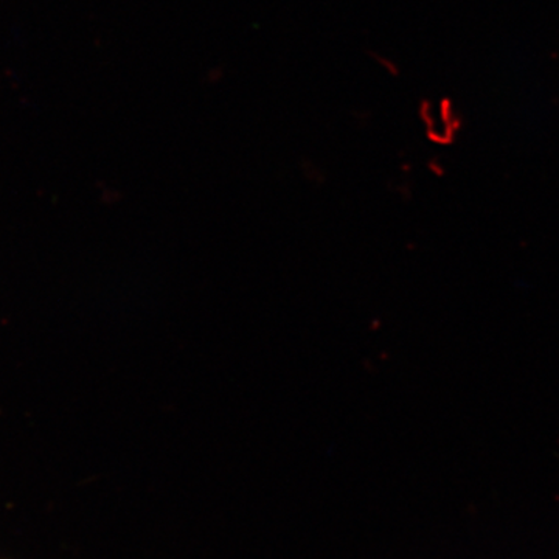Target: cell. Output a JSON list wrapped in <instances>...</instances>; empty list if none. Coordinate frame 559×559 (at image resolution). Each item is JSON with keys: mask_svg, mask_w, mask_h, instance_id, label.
Segmentation results:
<instances>
[]
</instances>
